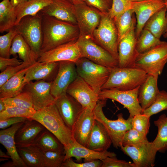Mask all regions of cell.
Listing matches in <instances>:
<instances>
[{"mask_svg":"<svg viewBox=\"0 0 167 167\" xmlns=\"http://www.w3.org/2000/svg\"><path fill=\"white\" fill-rule=\"evenodd\" d=\"M24 122L15 124L0 131V143L7 150L14 167H27L18 153L15 139L16 131Z\"/></svg>","mask_w":167,"mask_h":167,"instance_id":"cell-24","label":"cell"},{"mask_svg":"<svg viewBox=\"0 0 167 167\" xmlns=\"http://www.w3.org/2000/svg\"><path fill=\"white\" fill-rule=\"evenodd\" d=\"M52 82L41 80L31 81L24 86L23 91L28 92L36 111L54 104L55 99L51 92Z\"/></svg>","mask_w":167,"mask_h":167,"instance_id":"cell-15","label":"cell"},{"mask_svg":"<svg viewBox=\"0 0 167 167\" xmlns=\"http://www.w3.org/2000/svg\"><path fill=\"white\" fill-rule=\"evenodd\" d=\"M10 56H17L23 62L33 64L37 61L38 56L32 49L22 36L17 34L14 38L10 49Z\"/></svg>","mask_w":167,"mask_h":167,"instance_id":"cell-28","label":"cell"},{"mask_svg":"<svg viewBox=\"0 0 167 167\" xmlns=\"http://www.w3.org/2000/svg\"><path fill=\"white\" fill-rule=\"evenodd\" d=\"M101 161V167H135L133 163L118 159L116 157H108Z\"/></svg>","mask_w":167,"mask_h":167,"instance_id":"cell-49","label":"cell"},{"mask_svg":"<svg viewBox=\"0 0 167 167\" xmlns=\"http://www.w3.org/2000/svg\"><path fill=\"white\" fill-rule=\"evenodd\" d=\"M42 23L43 40L41 53L65 43L77 41L79 36V30L77 24L61 20L42 13Z\"/></svg>","mask_w":167,"mask_h":167,"instance_id":"cell-1","label":"cell"},{"mask_svg":"<svg viewBox=\"0 0 167 167\" xmlns=\"http://www.w3.org/2000/svg\"><path fill=\"white\" fill-rule=\"evenodd\" d=\"M74 5H76L84 2V0H69Z\"/></svg>","mask_w":167,"mask_h":167,"instance_id":"cell-55","label":"cell"},{"mask_svg":"<svg viewBox=\"0 0 167 167\" xmlns=\"http://www.w3.org/2000/svg\"><path fill=\"white\" fill-rule=\"evenodd\" d=\"M0 157L6 158L7 159L11 158V157L7 153H6L1 149H0Z\"/></svg>","mask_w":167,"mask_h":167,"instance_id":"cell-53","label":"cell"},{"mask_svg":"<svg viewBox=\"0 0 167 167\" xmlns=\"http://www.w3.org/2000/svg\"><path fill=\"white\" fill-rule=\"evenodd\" d=\"M28 119L26 118L15 117L0 121V129L2 130L6 129L15 124L24 122Z\"/></svg>","mask_w":167,"mask_h":167,"instance_id":"cell-51","label":"cell"},{"mask_svg":"<svg viewBox=\"0 0 167 167\" xmlns=\"http://www.w3.org/2000/svg\"><path fill=\"white\" fill-rule=\"evenodd\" d=\"M154 123L157 127L158 132L152 142L157 152L164 153L167 151V116L161 115Z\"/></svg>","mask_w":167,"mask_h":167,"instance_id":"cell-35","label":"cell"},{"mask_svg":"<svg viewBox=\"0 0 167 167\" xmlns=\"http://www.w3.org/2000/svg\"><path fill=\"white\" fill-rule=\"evenodd\" d=\"M158 77L148 75L139 86L138 99L143 110L152 104L160 91L157 85Z\"/></svg>","mask_w":167,"mask_h":167,"instance_id":"cell-27","label":"cell"},{"mask_svg":"<svg viewBox=\"0 0 167 167\" xmlns=\"http://www.w3.org/2000/svg\"><path fill=\"white\" fill-rule=\"evenodd\" d=\"M107 99H99L93 109L95 119L101 122L105 127L111 139L113 146L120 148L124 135L126 132L132 128V117L130 116L127 119L123 117V114L117 115L116 120H112L105 115L103 108L106 106Z\"/></svg>","mask_w":167,"mask_h":167,"instance_id":"cell-4","label":"cell"},{"mask_svg":"<svg viewBox=\"0 0 167 167\" xmlns=\"http://www.w3.org/2000/svg\"><path fill=\"white\" fill-rule=\"evenodd\" d=\"M112 142L104 125L95 119L86 147L99 152L107 151Z\"/></svg>","mask_w":167,"mask_h":167,"instance_id":"cell-26","label":"cell"},{"mask_svg":"<svg viewBox=\"0 0 167 167\" xmlns=\"http://www.w3.org/2000/svg\"><path fill=\"white\" fill-rule=\"evenodd\" d=\"M8 159H9L7 158L1 157V158L0 159V161H2L8 160Z\"/></svg>","mask_w":167,"mask_h":167,"instance_id":"cell-57","label":"cell"},{"mask_svg":"<svg viewBox=\"0 0 167 167\" xmlns=\"http://www.w3.org/2000/svg\"><path fill=\"white\" fill-rule=\"evenodd\" d=\"M77 41L81 57L110 69L118 66V60L92 38L79 36Z\"/></svg>","mask_w":167,"mask_h":167,"instance_id":"cell-9","label":"cell"},{"mask_svg":"<svg viewBox=\"0 0 167 167\" xmlns=\"http://www.w3.org/2000/svg\"><path fill=\"white\" fill-rule=\"evenodd\" d=\"M41 11L58 19L77 24L75 6L69 0H52Z\"/></svg>","mask_w":167,"mask_h":167,"instance_id":"cell-21","label":"cell"},{"mask_svg":"<svg viewBox=\"0 0 167 167\" xmlns=\"http://www.w3.org/2000/svg\"><path fill=\"white\" fill-rule=\"evenodd\" d=\"M8 32L0 36V56L6 58L10 57V51L13 40L18 34L15 27Z\"/></svg>","mask_w":167,"mask_h":167,"instance_id":"cell-44","label":"cell"},{"mask_svg":"<svg viewBox=\"0 0 167 167\" xmlns=\"http://www.w3.org/2000/svg\"><path fill=\"white\" fill-rule=\"evenodd\" d=\"M32 145L41 152L64 150L63 145L55 135L46 128L40 133Z\"/></svg>","mask_w":167,"mask_h":167,"instance_id":"cell-34","label":"cell"},{"mask_svg":"<svg viewBox=\"0 0 167 167\" xmlns=\"http://www.w3.org/2000/svg\"><path fill=\"white\" fill-rule=\"evenodd\" d=\"M30 118L40 123L55 135L64 149L74 141L72 130L65 124L54 104L36 111Z\"/></svg>","mask_w":167,"mask_h":167,"instance_id":"cell-2","label":"cell"},{"mask_svg":"<svg viewBox=\"0 0 167 167\" xmlns=\"http://www.w3.org/2000/svg\"><path fill=\"white\" fill-rule=\"evenodd\" d=\"M59 62H39L32 64L27 71L24 82L27 83L32 81L44 80L52 82L57 74Z\"/></svg>","mask_w":167,"mask_h":167,"instance_id":"cell-22","label":"cell"},{"mask_svg":"<svg viewBox=\"0 0 167 167\" xmlns=\"http://www.w3.org/2000/svg\"><path fill=\"white\" fill-rule=\"evenodd\" d=\"M42 13L40 11L33 15L22 18L15 27L32 51L39 56L43 40Z\"/></svg>","mask_w":167,"mask_h":167,"instance_id":"cell-6","label":"cell"},{"mask_svg":"<svg viewBox=\"0 0 167 167\" xmlns=\"http://www.w3.org/2000/svg\"><path fill=\"white\" fill-rule=\"evenodd\" d=\"M165 110H167V92L160 91L152 104L144 110L142 113L150 117Z\"/></svg>","mask_w":167,"mask_h":167,"instance_id":"cell-39","label":"cell"},{"mask_svg":"<svg viewBox=\"0 0 167 167\" xmlns=\"http://www.w3.org/2000/svg\"><path fill=\"white\" fill-rule=\"evenodd\" d=\"M92 38L96 43L118 60V30L114 22L108 13L102 14L100 23L93 32Z\"/></svg>","mask_w":167,"mask_h":167,"instance_id":"cell-8","label":"cell"},{"mask_svg":"<svg viewBox=\"0 0 167 167\" xmlns=\"http://www.w3.org/2000/svg\"><path fill=\"white\" fill-rule=\"evenodd\" d=\"M15 7L10 0H2L0 3V32H8L16 25Z\"/></svg>","mask_w":167,"mask_h":167,"instance_id":"cell-32","label":"cell"},{"mask_svg":"<svg viewBox=\"0 0 167 167\" xmlns=\"http://www.w3.org/2000/svg\"><path fill=\"white\" fill-rule=\"evenodd\" d=\"M64 161L74 157L78 162H80L82 159H84V162H87L96 159L101 160L108 157H116V154L113 152L107 151L102 152L94 151L75 141L64 149Z\"/></svg>","mask_w":167,"mask_h":167,"instance_id":"cell-23","label":"cell"},{"mask_svg":"<svg viewBox=\"0 0 167 167\" xmlns=\"http://www.w3.org/2000/svg\"><path fill=\"white\" fill-rule=\"evenodd\" d=\"M133 29L120 40L118 47V66L124 68L133 66L139 54L136 49L137 38Z\"/></svg>","mask_w":167,"mask_h":167,"instance_id":"cell-19","label":"cell"},{"mask_svg":"<svg viewBox=\"0 0 167 167\" xmlns=\"http://www.w3.org/2000/svg\"><path fill=\"white\" fill-rule=\"evenodd\" d=\"M161 41L149 31L143 29L137 39L136 49L139 54L145 52L159 44Z\"/></svg>","mask_w":167,"mask_h":167,"instance_id":"cell-37","label":"cell"},{"mask_svg":"<svg viewBox=\"0 0 167 167\" xmlns=\"http://www.w3.org/2000/svg\"><path fill=\"white\" fill-rule=\"evenodd\" d=\"M45 128L36 121L28 119L24 122L15 134V139L16 147L32 145L37 136Z\"/></svg>","mask_w":167,"mask_h":167,"instance_id":"cell-25","label":"cell"},{"mask_svg":"<svg viewBox=\"0 0 167 167\" xmlns=\"http://www.w3.org/2000/svg\"><path fill=\"white\" fill-rule=\"evenodd\" d=\"M20 157L26 165L29 167H44L42 152L32 145L17 147Z\"/></svg>","mask_w":167,"mask_h":167,"instance_id":"cell-33","label":"cell"},{"mask_svg":"<svg viewBox=\"0 0 167 167\" xmlns=\"http://www.w3.org/2000/svg\"><path fill=\"white\" fill-rule=\"evenodd\" d=\"M123 152L132 160L135 167H153L157 151L152 142L148 141L132 146L120 147Z\"/></svg>","mask_w":167,"mask_h":167,"instance_id":"cell-12","label":"cell"},{"mask_svg":"<svg viewBox=\"0 0 167 167\" xmlns=\"http://www.w3.org/2000/svg\"><path fill=\"white\" fill-rule=\"evenodd\" d=\"M32 64L23 62L21 64L16 66H9L0 74V87L11 78L22 70L30 66Z\"/></svg>","mask_w":167,"mask_h":167,"instance_id":"cell-46","label":"cell"},{"mask_svg":"<svg viewBox=\"0 0 167 167\" xmlns=\"http://www.w3.org/2000/svg\"><path fill=\"white\" fill-rule=\"evenodd\" d=\"M28 0H10L12 4L15 7L19 4Z\"/></svg>","mask_w":167,"mask_h":167,"instance_id":"cell-52","label":"cell"},{"mask_svg":"<svg viewBox=\"0 0 167 167\" xmlns=\"http://www.w3.org/2000/svg\"><path fill=\"white\" fill-rule=\"evenodd\" d=\"M102 164V161L99 159L83 163H76L70 158L63 162L62 167H101Z\"/></svg>","mask_w":167,"mask_h":167,"instance_id":"cell-48","label":"cell"},{"mask_svg":"<svg viewBox=\"0 0 167 167\" xmlns=\"http://www.w3.org/2000/svg\"><path fill=\"white\" fill-rule=\"evenodd\" d=\"M87 5L103 14H107L111 8L112 0H84Z\"/></svg>","mask_w":167,"mask_h":167,"instance_id":"cell-47","label":"cell"},{"mask_svg":"<svg viewBox=\"0 0 167 167\" xmlns=\"http://www.w3.org/2000/svg\"><path fill=\"white\" fill-rule=\"evenodd\" d=\"M129 0L132 2H137L140 1H142L143 0Z\"/></svg>","mask_w":167,"mask_h":167,"instance_id":"cell-58","label":"cell"},{"mask_svg":"<svg viewBox=\"0 0 167 167\" xmlns=\"http://www.w3.org/2000/svg\"><path fill=\"white\" fill-rule=\"evenodd\" d=\"M54 104L65 124L72 130L84 108L67 93L55 99Z\"/></svg>","mask_w":167,"mask_h":167,"instance_id":"cell-18","label":"cell"},{"mask_svg":"<svg viewBox=\"0 0 167 167\" xmlns=\"http://www.w3.org/2000/svg\"><path fill=\"white\" fill-rule=\"evenodd\" d=\"M148 141L146 135L131 128L125 133L122 146L135 145Z\"/></svg>","mask_w":167,"mask_h":167,"instance_id":"cell-42","label":"cell"},{"mask_svg":"<svg viewBox=\"0 0 167 167\" xmlns=\"http://www.w3.org/2000/svg\"><path fill=\"white\" fill-rule=\"evenodd\" d=\"M150 118L143 113L135 115L132 117V128L147 135L150 126Z\"/></svg>","mask_w":167,"mask_h":167,"instance_id":"cell-45","label":"cell"},{"mask_svg":"<svg viewBox=\"0 0 167 167\" xmlns=\"http://www.w3.org/2000/svg\"><path fill=\"white\" fill-rule=\"evenodd\" d=\"M44 167H62L64 161V150L42 152Z\"/></svg>","mask_w":167,"mask_h":167,"instance_id":"cell-40","label":"cell"},{"mask_svg":"<svg viewBox=\"0 0 167 167\" xmlns=\"http://www.w3.org/2000/svg\"><path fill=\"white\" fill-rule=\"evenodd\" d=\"M148 74L144 70L135 66L110 69V74L102 90L114 89L120 91L132 90L140 86Z\"/></svg>","mask_w":167,"mask_h":167,"instance_id":"cell-3","label":"cell"},{"mask_svg":"<svg viewBox=\"0 0 167 167\" xmlns=\"http://www.w3.org/2000/svg\"><path fill=\"white\" fill-rule=\"evenodd\" d=\"M167 62V42L159 44L143 53L139 54L133 66L144 70L148 75L158 76Z\"/></svg>","mask_w":167,"mask_h":167,"instance_id":"cell-7","label":"cell"},{"mask_svg":"<svg viewBox=\"0 0 167 167\" xmlns=\"http://www.w3.org/2000/svg\"><path fill=\"white\" fill-rule=\"evenodd\" d=\"M167 11L166 6L155 13L146 23L143 29L160 39L167 29Z\"/></svg>","mask_w":167,"mask_h":167,"instance_id":"cell-30","label":"cell"},{"mask_svg":"<svg viewBox=\"0 0 167 167\" xmlns=\"http://www.w3.org/2000/svg\"><path fill=\"white\" fill-rule=\"evenodd\" d=\"M75 64L78 75L98 96L109 78L110 69L84 57L80 58Z\"/></svg>","mask_w":167,"mask_h":167,"instance_id":"cell-5","label":"cell"},{"mask_svg":"<svg viewBox=\"0 0 167 167\" xmlns=\"http://www.w3.org/2000/svg\"><path fill=\"white\" fill-rule=\"evenodd\" d=\"M6 108V105L3 101L0 99V112L4 111Z\"/></svg>","mask_w":167,"mask_h":167,"instance_id":"cell-54","label":"cell"},{"mask_svg":"<svg viewBox=\"0 0 167 167\" xmlns=\"http://www.w3.org/2000/svg\"><path fill=\"white\" fill-rule=\"evenodd\" d=\"M77 41L65 43L41 53L37 61L53 62L69 61L75 63L81 57Z\"/></svg>","mask_w":167,"mask_h":167,"instance_id":"cell-16","label":"cell"},{"mask_svg":"<svg viewBox=\"0 0 167 167\" xmlns=\"http://www.w3.org/2000/svg\"><path fill=\"white\" fill-rule=\"evenodd\" d=\"M95 120L93 110L84 108L72 130L74 141L87 147Z\"/></svg>","mask_w":167,"mask_h":167,"instance_id":"cell-20","label":"cell"},{"mask_svg":"<svg viewBox=\"0 0 167 167\" xmlns=\"http://www.w3.org/2000/svg\"><path fill=\"white\" fill-rule=\"evenodd\" d=\"M167 5V0H143L132 2L131 9L135 14L136 19L135 32L137 39L149 19Z\"/></svg>","mask_w":167,"mask_h":167,"instance_id":"cell-13","label":"cell"},{"mask_svg":"<svg viewBox=\"0 0 167 167\" xmlns=\"http://www.w3.org/2000/svg\"><path fill=\"white\" fill-rule=\"evenodd\" d=\"M4 103L6 106H17L30 109H34L32 98L27 92L23 91L13 97L0 98Z\"/></svg>","mask_w":167,"mask_h":167,"instance_id":"cell-38","label":"cell"},{"mask_svg":"<svg viewBox=\"0 0 167 167\" xmlns=\"http://www.w3.org/2000/svg\"><path fill=\"white\" fill-rule=\"evenodd\" d=\"M30 109L17 106H6V109L0 112V121L9 118L20 117L30 118L36 112Z\"/></svg>","mask_w":167,"mask_h":167,"instance_id":"cell-41","label":"cell"},{"mask_svg":"<svg viewBox=\"0 0 167 167\" xmlns=\"http://www.w3.org/2000/svg\"><path fill=\"white\" fill-rule=\"evenodd\" d=\"M114 21L118 30L119 42L127 33L135 28L136 17L132 9L124 12Z\"/></svg>","mask_w":167,"mask_h":167,"instance_id":"cell-36","label":"cell"},{"mask_svg":"<svg viewBox=\"0 0 167 167\" xmlns=\"http://www.w3.org/2000/svg\"><path fill=\"white\" fill-rule=\"evenodd\" d=\"M166 8L167 9V5L166 6ZM163 35L164 37L167 38V29Z\"/></svg>","mask_w":167,"mask_h":167,"instance_id":"cell-56","label":"cell"},{"mask_svg":"<svg viewBox=\"0 0 167 167\" xmlns=\"http://www.w3.org/2000/svg\"><path fill=\"white\" fill-rule=\"evenodd\" d=\"M139 86L131 90L120 91L114 89H104L98 95L99 99H110L122 105L128 111L130 116L142 113V108L138 99Z\"/></svg>","mask_w":167,"mask_h":167,"instance_id":"cell-11","label":"cell"},{"mask_svg":"<svg viewBox=\"0 0 167 167\" xmlns=\"http://www.w3.org/2000/svg\"><path fill=\"white\" fill-rule=\"evenodd\" d=\"M23 62L17 58V57L12 58H6L0 56V70L3 71L8 67L19 65Z\"/></svg>","mask_w":167,"mask_h":167,"instance_id":"cell-50","label":"cell"},{"mask_svg":"<svg viewBox=\"0 0 167 167\" xmlns=\"http://www.w3.org/2000/svg\"><path fill=\"white\" fill-rule=\"evenodd\" d=\"M78 76L75 62H59L58 71L51 88V93L55 99L66 93L67 88Z\"/></svg>","mask_w":167,"mask_h":167,"instance_id":"cell-14","label":"cell"},{"mask_svg":"<svg viewBox=\"0 0 167 167\" xmlns=\"http://www.w3.org/2000/svg\"><path fill=\"white\" fill-rule=\"evenodd\" d=\"M75 6L79 36L88 37L93 39V32L100 23L102 13L84 2Z\"/></svg>","mask_w":167,"mask_h":167,"instance_id":"cell-10","label":"cell"},{"mask_svg":"<svg viewBox=\"0 0 167 167\" xmlns=\"http://www.w3.org/2000/svg\"><path fill=\"white\" fill-rule=\"evenodd\" d=\"M132 2L129 0H112L108 14L114 21L127 11L131 9Z\"/></svg>","mask_w":167,"mask_h":167,"instance_id":"cell-43","label":"cell"},{"mask_svg":"<svg viewBox=\"0 0 167 167\" xmlns=\"http://www.w3.org/2000/svg\"><path fill=\"white\" fill-rule=\"evenodd\" d=\"M52 1V0H28L18 5L15 7L16 25L22 18L36 14Z\"/></svg>","mask_w":167,"mask_h":167,"instance_id":"cell-31","label":"cell"},{"mask_svg":"<svg viewBox=\"0 0 167 167\" xmlns=\"http://www.w3.org/2000/svg\"><path fill=\"white\" fill-rule=\"evenodd\" d=\"M31 66L19 71L0 87V98L15 96L23 91L27 84L24 82L25 76Z\"/></svg>","mask_w":167,"mask_h":167,"instance_id":"cell-29","label":"cell"},{"mask_svg":"<svg viewBox=\"0 0 167 167\" xmlns=\"http://www.w3.org/2000/svg\"><path fill=\"white\" fill-rule=\"evenodd\" d=\"M66 92L79 102L84 108L93 110L99 99L98 95L78 75L69 86Z\"/></svg>","mask_w":167,"mask_h":167,"instance_id":"cell-17","label":"cell"}]
</instances>
